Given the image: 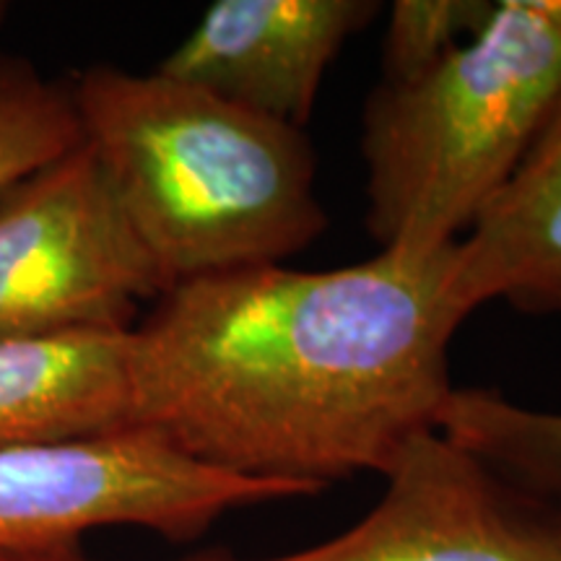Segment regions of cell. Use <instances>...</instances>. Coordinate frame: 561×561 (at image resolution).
I'll list each match as a JSON object with an SVG mask.
<instances>
[{
	"instance_id": "obj_1",
	"label": "cell",
	"mask_w": 561,
	"mask_h": 561,
	"mask_svg": "<svg viewBox=\"0 0 561 561\" xmlns=\"http://www.w3.org/2000/svg\"><path fill=\"white\" fill-rule=\"evenodd\" d=\"M453 248L286 263L167 289L130 331L133 424L191 458L320 494L385 473L450 401Z\"/></svg>"
},
{
	"instance_id": "obj_2",
	"label": "cell",
	"mask_w": 561,
	"mask_h": 561,
	"mask_svg": "<svg viewBox=\"0 0 561 561\" xmlns=\"http://www.w3.org/2000/svg\"><path fill=\"white\" fill-rule=\"evenodd\" d=\"M70 100L83 144L167 289L284 263L325 229L305 130L161 70L89 68Z\"/></svg>"
},
{
	"instance_id": "obj_3",
	"label": "cell",
	"mask_w": 561,
	"mask_h": 561,
	"mask_svg": "<svg viewBox=\"0 0 561 561\" xmlns=\"http://www.w3.org/2000/svg\"><path fill=\"white\" fill-rule=\"evenodd\" d=\"M561 102V0H502L471 39L364 110L367 224L382 250L458 244Z\"/></svg>"
},
{
	"instance_id": "obj_4",
	"label": "cell",
	"mask_w": 561,
	"mask_h": 561,
	"mask_svg": "<svg viewBox=\"0 0 561 561\" xmlns=\"http://www.w3.org/2000/svg\"><path fill=\"white\" fill-rule=\"evenodd\" d=\"M310 496L210 468L146 426L0 450V561L79 551L87 533L133 525L193 541L229 512Z\"/></svg>"
},
{
	"instance_id": "obj_5",
	"label": "cell",
	"mask_w": 561,
	"mask_h": 561,
	"mask_svg": "<svg viewBox=\"0 0 561 561\" xmlns=\"http://www.w3.org/2000/svg\"><path fill=\"white\" fill-rule=\"evenodd\" d=\"M164 291L83 140L0 195V343L130 331Z\"/></svg>"
},
{
	"instance_id": "obj_6",
	"label": "cell",
	"mask_w": 561,
	"mask_h": 561,
	"mask_svg": "<svg viewBox=\"0 0 561 561\" xmlns=\"http://www.w3.org/2000/svg\"><path fill=\"white\" fill-rule=\"evenodd\" d=\"M385 494L359 523L310 549L201 561H561V504L432 430L382 473Z\"/></svg>"
},
{
	"instance_id": "obj_7",
	"label": "cell",
	"mask_w": 561,
	"mask_h": 561,
	"mask_svg": "<svg viewBox=\"0 0 561 561\" xmlns=\"http://www.w3.org/2000/svg\"><path fill=\"white\" fill-rule=\"evenodd\" d=\"M371 0H219L157 70L305 130L322 79Z\"/></svg>"
},
{
	"instance_id": "obj_8",
	"label": "cell",
	"mask_w": 561,
	"mask_h": 561,
	"mask_svg": "<svg viewBox=\"0 0 561 561\" xmlns=\"http://www.w3.org/2000/svg\"><path fill=\"white\" fill-rule=\"evenodd\" d=\"M453 297L471 314L507 299L561 307V102L502 193L453 252Z\"/></svg>"
},
{
	"instance_id": "obj_9",
	"label": "cell",
	"mask_w": 561,
	"mask_h": 561,
	"mask_svg": "<svg viewBox=\"0 0 561 561\" xmlns=\"http://www.w3.org/2000/svg\"><path fill=\"white\" fill-rule=\"evenodd\" d=\"M130 331L0 343V450L136 426Z\"/></svg>"
},
{
	"instance_id": "obj_10",
	"label": "cell",
	"mask_w": 561,
	"mask_h": 561,
	"mask_svg": "<svg viewBox=\"0 0 561 561\" xmlns=\"http://www.w3.org/2000/svg\"><path fill=\"white\" fill-rule=\"evenodd\" d=\"M439 430L496 471L543 496H561V413L520 405L500 392L455 388Z\"/></svg>"
},
{
	"instance_id": "obj_11",
	"label": "cell",
	"mask_w": 561,
	"mask_h": 561,
	"mask_svg": "<svg viewBox=\"0 0 561 561\" xmlns=\"http://www.w3.org/2000/svg\"><path fill=\"white\" fill-rule=\"evenodd\" d=\"M70 87L19 55H0V195L81 144Z\"/></svg>"
},
{
	"instance_id": "obj_12",
	"label": "cell",
	"mask_w": 561,
	"mask_h": 561,
	"mask_svg": "<svg viewBox=\"0 0 561 561\" xmlns=\"http://www.w3.org/2000/svg\"><path fill=\"white\" fill-rule=\"evenodd\" d=\"M486 0H398L385 37V81H405L437 66L486 21Z\"/></svg>"
},
{
	"instance_id": "obj_13",
	"label": "cell",
	"mask_w": 561,
	"mask_h": 561,
	"mask_svg": "<svg viewBox=\"0 0 561 561\" xmlns=\"http://www.w3.org/2000/svg\"><path fill=\"white\" fill-rule=\"evenodd\" d=\"M9 561H89L83 559L79 551H66V553H47V557H30V559H9ZM187 561H201L198 559H187Z\"/></svg>"
},
{
	"instance_id": "obj_14",
	"label": "cell",
	"mask_w": 561,
	"mask_h": 561,
	"mask_svg": "<svg viewBox=\"0 0 561 561\" xmlns=\"http://www.w3.org/2000/svg\"><path fill=\"white\" fill-rule=\"evenodd\" d=\"M3 13H5V5H3V3H0V19H3Z\"/></svg>"
},
{
	"instance_id": "obj_15",
	"label": "cell",
	"mask_w": 561,
	"mask_h": 561,
	"mask_svg": "<svg viewBox=\"0 0 561 561\" xmlns=\"http://www.w3.org/2000/svg\"><path fill=\"white\" fill-rule=\"evenodd\" d=\"M559 312H561V307H559Z\"/></svg>"
}]
</instances>
